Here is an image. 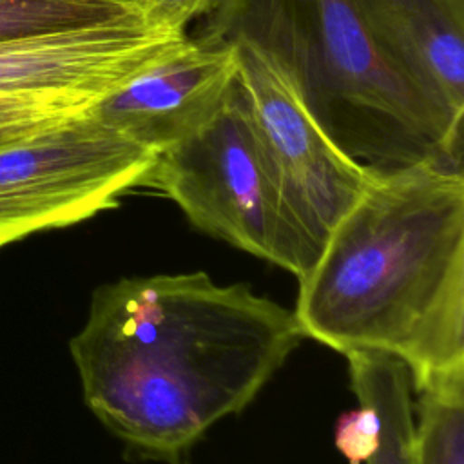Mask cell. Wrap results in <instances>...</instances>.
I'll return each mask as SVG.
<instances>
[{"label":"cell","mask_w":464,"mask_h":464,"mask_svg":"<svg viewBox=\"0 0 464 464\" xmlns=\"http://www.w3.org/2000/svg\"><path fill=\"white\" fill-rule=\"evenodd\" d=\"M301 339L294 310L198 270L100 285L69 348L96 419L143 459L179 464Z\"/></svg>","instance_id":"cell-1"},{"label":"cell","mask_w":464,"mask_h":464,"mask_svg":"<svg viewBox=\"0 0 464 464\" xmlns=\"http://www.w3.org/2000/svg\"><path fill=\"white\" fill-rule=\"evenodd\" d=\"M297 281L303 337L390 353L413 392L464 373V170L375 172Z\"/></svg>","instance_id":"cell-2"},{"label":"cell","mask_w":464,"mask_h":464,"mask_svg":"<svg viewBox=\"0 0 464 464\" xmlns=\"http://www.w3.org/2000/svg\"><path fill=\"white\" fill-rule=\"evenodd\" d=\"M198 38L266 54L352 160L377 172L462 170V138L386 63L353 0H218Z\"/></svg>","instance_id":"cell-3"},{"label":"cell","mask_w":464,"mask_h":464,"mask_svg":"<svg viewBox=\"0 0 464 464\" xmlns=\"http://www.w3.org/2000/svg\"><path fill=\"white\" fill-rule=\"evenodd\" d=\"M143 187L174 201L192 227L216 239L297 279L310 268L239 82L205 127L156 154Z\"/></svg>","instance_id":"cell-4"},{"label":"cell","mask_w":464,"mask_h":464,"mask_svg":"<svg viewBox=\"0 0 464 464\" xmlns=\"http://www.w3.org/2000/svg\"><path fill=\"white\" fill-rule=\"evenodd\" d=\"M154 158L91 109L0 145V246L116 208Z\"/></svg>","instance_id":"cell-5"},{"label":"cell","mask_w":464,"mask_h":464,"mask_svg":"<svg viewBox=\"0 0 464 464\" xmlns=\"http://www.w3.org/2000/svg\"><path fill=\"white\" fill-rule=\"evenodd\" d=\"M234 45L239 87L312 266L377 170L337 147L266 54L243 42Z\"/></svg>","instance_id":"cell-6"},{"label":"cell","mask_w":464,"mask_h":464,"mask_svg":"<svg viewBox=\"0 0 464 464\" xmlns=\"http://www.w3.org/2000/svg\"><path fill=\"white\" fill-rule=\"evenodd\" d=\"M236 82L234 44L188 36L176 51L92 105L91 114L158 154L205 127Z\"/></svg>","instance_id":"cell-7"},{"label":"cell","mask_w":464,"mask_h":464,"mask_svg":"<svg viewBox=\"0 0 464 464\" xmlns=\"http://www.w3.org/2000/svg\"><path fill=\"white\" fill-rule=\"evenodd\" d=\"M187 38L129 18L0 42V96L78 92L103 100Z\"/></svg>","instance_id":"cell-8"},{"label":"cell","mask_w":464,"mask_h":464,"mask_svg":"<svg viewBox=\"0 0 464 464\" xmlns=\"http://www.w3.org/2000/svg\"><path fill=\"white\" fill-rule=\"evenodd\" d=\"M386 63L462 138L464 0H353Z\"/></svg>","instance_id":"cell-9"},{"label":"cell","mask_w":464,"mask_h":464,"mask_svg":"<svg viewBox=\"0 0 464 464\" xmlns=\"http://www.w3.org/2000/svg\"><path fill=\"white\" fill-rule=\"evenodd\" d=\"M350 388L359 404L373 410L379 440L364 464H417L415 402L408 366L382 352L344 353Z\"/></svg>","instance_id":"cell-10"},{"label":"cell","mask_w":464,"mask_h":464,"mask_svg":"<svg viewBox=\"0 0 464 464\" xmlns=\"http://www.w3.org/2000/svg\"><path fill=\"white\" fill-rule=\"evenodd\" d=\"M138 18L130 0H0V42Z\"/></svg>","instance_id":"cell-11"},{"label":"cell","mask_w":464,"mask_h":464,"mask_svg":"<svg viewBox=\"0 0 464 464\" xmlns=\"http://www.w3.org/2000/svg\"><path fill=\"white\" fill-rule=\"evenodd\" d=\"M413 395L417 464H464V373L430 382Z\"/></svg>","instance_id":"cell-12"},{"label":"cell","mask_w":464,"mask_h":464,"mask_svg":"<svg viewBox=\"0 0 464 464\" xmlns=\"http://www.w3.org/2000/svg\"><path fill=\"white\" fill-rule=\"evenodd\" d=\"M100 98L78 92L0 96V145L87 112Z\"/></svg>","instance_id":"cell-13"},{"label":"cell","mask_w":464,"mask_h":464,"mask_svg":"<svg viewBox=\"0 0 464 464\" xmlns=\"http://www.w3.org/2000/svg\"><path fill=\"white\" fill-rule=\"evenodd\" d=\"M140 22L154 33L187 34V25L207 16L218 0H130Z\"/></svg>","instance_id":"cell-14"},{"label":"cell","mask_w":464,"mask_h":464,"mask_svg":"<svg viewBox=\"0 0 464 464\" xmlns=\"http://www.w3.org/2000/svg\"><path fill=\"white\" fill-rule=\"evenodd\" d=\"M379 440V426L370 406L359 404L335 420L334 444L350 464H362Z\"/></svg>","instance_id":"cell-15"}]
</instances>
